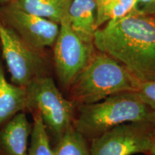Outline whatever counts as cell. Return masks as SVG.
I'll list each match as a JSON object with an SVG mask.
<instances>
[{
	"label": "cell",
	"instance_id": "cell-20",
	"mask_svg": "<svg viewBox=\"0 0 155 155\" xmlns=\"http://www.w3.org/2000/svg\"><path fill=\"white\" fill-rule=\"evenodd\" d=\"M96 1L97 5H101V4L106 2L109 1V0H96Z\"/></svg>",
	"mask_w": 155,
	"mask_h": 155
},
{
	"label": "cell",
	"instance_id": "cell-2",
	"mask_svg": "<svg viewBox=\"0 0 155 155\" xmlns=\"http://www.w3.org/2000/svg\"><path fill=\"white\" fill-rule=\"evenodd\" d=\"M75 109L73 127L89 141L124 124H155V111L136 91L120 93Z\"/></svg>",
	"mask_w": 155,
	"mask_h": 155
},
{
	"label": "cell",
	"instance_id": "cell-14",
	"mask_svg": "<svg viewBox=\"0 0 155 155\" xmlns=\"http://www.w3.org/2000/svg\"><path fill=\"white\" fill-rule=\"evenodd\" d=\"M136 0H109L97 5L96 28L111 20L121 19L133 12Z\"/></svg>",
	"mask_w": 155,
	"mask_h": 155
},
{
	"label": "cell",
	"instance_id": "cell-12",
	"mask_svg": "<svg viewBox=\"0 0 155 155\" xmlns=\"http://www.w3.org/2000/svg\"><path fill=\"white\" fill-rule=\"evenodd\" d=\"M71 0H12V7L59 24L68 14Z\"/></svg>",
	"mask_w": 155,
	"mask_h": 155
},
{
	"label": "cell",
	"instance_id": "cell-11",
	"mask_svg": "<svg viewBox=\"0 0 155 155\" xmlns=\"http://www.w3.org/2000/svg\"><path fill=\"white\" fill-rule=\"evenodd\" d=\"M96 0H71L68 17L71 28L86 43L94 45L96 30Z\"/></svg>",
	"mask_w": 155,
	"mask_h": 155
},
{
	"label": "cell",
	"instance_id": "cell-4",
	"mask_svg": "<svg viewBox=\"0 0 155 155\" xmlns=\"http://www.w3.org/2000/svg\"><path fill=\"white\" fill-rule=\"evenodd\" d=\"M25 88L27 111L40 114L52 146L73 126L76 106L63 96L52 75L39 78Z\"/></svg>",
	"mask_w": 155,
	"mask_h": 155
},
{
	"label": "cell",
	"instance_id": "cell-3",
	"mask_svg": "<svg viewBox=\"0 0 155 155\" xmlns=\"http://www.w3.org/2000/svg\"><path fill=\"white\" fill-rule=\"evenodd\" d=\"M139 81L107 54H95L68 91L75 106L99 102L122 92L137 91Z\"/></svg>",
	"mask_w": 155,
	"mask_h": 155
},
{
	"label": "cell",
	"instance_id": "cell-15",
	"mask_svg": "<svg viewBox=\"0 0 155 155\" xmlns=\"http://www.w3.org/2000/svg\"><path fill=\"white\" fill-rule=\"evenodd\" d=\"M33 117L28 155H54L50 141L40 114L32 112Z\"/></svg>",
	"mask_w": 155,
	"mask_h": 155
},
{
	"label": "cell",
	"instance_id": "cell-18",
	"mask_svg": "<svg viewBox=\"0 0 155 155\" xmlns=\"http://www.w3.org/2000/svg\"><path fill=\"white\" fill-rule=\"evenodd\" d=\"M146 155H155V138L154 139V141H153L152 147H151L150 151L147 153Z\"/></svg>",
	"mask_w": 155,
	"mask_h": 155
},
{
	"label": "cell",
	"instance_id": "cell-19",
	"mask_svg": "<svg viewBox=\"0 0 155 155\" xmlns=\"http://www.w3.org/2000/svg\"><path fill=\"white\" fill-rule=\"evenodd\" d=\"M12 0H0V7L2 5H7V4H8Z\"/></svg>",
	"mask_w": 155,
	"mask_h": 155
},
{
	"label": "cell",
	"instance_id": "cell-7",
	"mask_svg": "<svg viewBox=\"0 0 155 155\" xmlns=\"http://www.w3.org/2000/svg\"><path fill=\"white\" fill-rule=\"evenodd\" d=\"M155 138V124L131 122L110 129L90 141L91 155L146 154Z\"/></svg>",
	"mask_w": 155,
	"mask_h": 155
},
{
	"label": "cell",
	"instance_id": "cell-5",
	"mask_svg": "<svg viewBox=\"0 0 155 155\" xmlns=\"http://www.w3.org/2000/svg\"><path fill=\"white\" fill-rule=\"evenodd\" d=\"M0 50L11 75V82L27 87L39 78L51 75L45 49L30 45L11 28L0 22Z\"/></svg>",
	"mask_w": 155,
	"mask_h": 155
},
{
	"label": "cell",
	"instance_id": "cell-13",
	"mask_svg": "<svg viewBox=\"0 0 155 155\" xmlns=\"http://www.w3.org/2000/svg\"><path fill=\"white\" fill-rule=\"evenodd\" d=\"M87 139L73 127L52 145L54 155H91Z\"/></svg>",
	"mask_w": 155,
	"mask_h": 155
},
{
	"label": "cell",
	"instance_id": "cell-9",
	"mask_svg": "<svg viewBox=\"0 0 155 155\" xmlns=\"http://www.w3.org/2000/svg\"><path fill=\"white\" fill-rule=\"evenodd\" d=\"M32 124L20 112L0 128V155H28Z\"/></svg>",
	"mask_w": 155,
	"mask_h": 155
},
{
	"label": "cell",
	"instance_id": "cell-8",
	"mask_svg": "<svg viewBox=\"0 0 155 155\" xmlns=\"http://www.w3.org/2000/svg\"><path fill=\"white\" fill-rule=\"evenodd\" d=\"M0 22L30 45L41 50L53 46L60 29L59 24L19 10L8 4L0 7Z\"/></svg>",
	"mask_w": 155,
	"mask_h": 155
},
{
	"label": "cell",
	"instance_id": "cell-1",
	"mask_svg": "<svg viewBox=\"0 0 155 155\" xmlns=\"http://www.w3.org/2000/svg\"><path fill=\"white\" fill-rule=\"evenodd\" d=\"M94 45L139 81H155V18L131 12L97 29Z\"/></svg>",
	"mask_w": 155,
	"mask_h": 155
},
{
	"label": "cell",
	"instance_id": "cell-10",
	"mask_svg": "<svg viewBox=\"0 0 155 155\" xmlns=\"http://www.w3.org/2000/svg\"><path fill=\"white\" fill-rule=\"evenodd\" d=\"M0 50V128L20 112H27V91L8 82Z\"/></svg>",
	"mask_w": 155,
	"mask_h": 155
},
{
	"label": "cell",
	"instance_id": "cell-16",
	"mask_svg": "<svg viewBox=\"0 0 155 155\" xmlns=\"http://www.w3.org/2000/svg\"><path fill=\"white\" fill-rule=\"evenodd\" d=\"M136 92L155 111V81H139Z\"/></svg>",
	"mask_w": 155,
	"mask_h": 155
},
{
	"label": "cell",
	"instance_id": "cell-6",
	"mask_svg": "<svg viewBox=\"0 0 155 155\" xmlns=\"http://www.w3.org/2000/svg\"><path fill=\"white\" fill-rule=\"evenodd\" d=\"M94 45L83 42L71 28L68 14L60 23L53 45V68L60 86L68 91L94 55Z\"/></svg>",
	"mask_w": 155,
	"mask_h": 155
},
{
	"label": "cell",
	"instance_id": "cell-17",
	"mask_svg": "<svg viewBox=\"0 0 155 155\" xmlns=\"http://www.w3.org/2000/svg\"><path fill=\"white\" fill-rule=\"evenodd\" d=\"M133 12L146 16L155 15V0H136Z\"/></svg>",
	"mask_w": 155,
	"mask_h": 155
}]
</instances>
